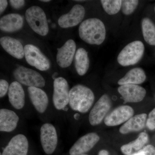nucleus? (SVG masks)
<instances>
[{
    "mask_svg": "<svg viewBox=\"0 0 155 155\" xmlns=\"http://www.w3.org/2000/svg\"><path fill=\"white\" fill-rule=\"evenodd\" d=\"M78 32L80 38L89 44H102L106 38L104 24L97 18H90L83 21L79 26Z\"/></svg>",
    "mask_w": 155,
    "mask_h": 155,
    "instance_id": "1",
    "label": "nucleus"
},
{
    "mask_svg": "<svg viewBox=\"0 0 155 155\" xmlns=\"http://www.w3.org/2000/svg\"><path fill=\"white\" fill-rule=\"evenodd\" d=\"M94 101V95L88 87L81 84L72 87L69 91V105L74 111L86 113Z\"/></svg>",
    "mask_w": 155,
    "mask_h": 155,
    "instance_id": "2",
    "label": "nucleus"
},
{
    "mask_svg": "<svg viewBox=\"0 0 155 155\" xmlns=\"http://www.w3.org/2000/svg\"><path fill=\"white\" fill-rule=\"evenodd\" d=\"M25 19L31 28L38 34L45 36L49 32L47 19L44 11L38 6H34L25 12Z\"/></svg>",
    "mask_w": 155,
    "mask_h": 155,
    "instance_id": "3",
    "label": "nucleus"
},
{
    "mask_svg": "<svg viewBox=\"0 0 155 155\" xmlns=\"http://www.w3.org/2000/svg\"><path fill=\"white\" fill-rule=\"evenodd\" d=\"M144 52L143 43L140 41H135L128 44L122 50L117 61L123 67L135 65L141 60Z\"/></svg>",
    "mask_w": 155,
    "mask_h": 155,
    "instance_id": "4",
    "label": "nucleus"
},
{
    "mask_svg": "<svg viewBox=\"0 0 155 155\" xmlns=\"http://www.w3.org/2000/svg\"><path fill=\"white\" fill-rule=\"evenodd\" d=\"M14 75L17 81L26 86L42 87L45 85V81L39 73L22 66L14 70Z\"/></svg>",
    "mask_w": 155,
    "mask_h": 155,
    "instance_id": "5",
    "label": "nucleus"
},
{
    "mask_svg": "<svg viewBox=\"0 0 155 155\" xmlns=\"http://www.w3.org/2000/svg\"><path fill=\"white\" fill-rule=\"evenodd\" d=\"M69 84L65 78L58 77L55 79L53 102L56 109L64 110L69 104Z\"/></svg>",
    "mask_w": 155,
    "mask_h": 155,
    "instance_id": "6",
    "label": "nucleus"
},
{
    "mask_svg": "<svg viewBox=\"0 0 155 155\" xmlns=\"http://www.w3.org/2000/svg\"><path fill=\"white\" fill-rule=\"evenodd\" d=\"M25 57L28 64L41 71L49 69V60L41 51L38 48L33 45H26L24 47Z\"/></svg>",
    "mask_w": 155,
    "mask_h": 155,
    "instance_id": "7",
    "label": "nucleus"
},
{
    "mask_svg": "<svg viewBox=\"0 0 155 155\" xmlns=\"http://www.w3.org/2000/svg\"><path fill=\"white\" fill-rule=\"evenodd\" d=\"M40 140L45 152L48 155L52 154L56 150L58 143V134L54 125L48 123L42 125Z\"/></svg>",
    "mask_w": 155,
    "mask_h": 155,
    "instance_id": "8",
    "label": "nucleus"
},
{
    "mask_svg": "<svg viewBox=\"0 0 155 155\" xmlns=\"http://www.w3.org/2000/svg\"><path fill=\"white\" fill-rule=\"evenodd\" d=\"M112 103L108 95L104 94L101 97L91 109L89 116L91 125L95 126L101 124L110 110Z\"/></svg>",
    "mask_w": 155,
    "mask_h": 155,
    "instance_id": "9",
    "label": "nucleus"
},
{
    "mask_svg": "<svg viewBox=\"0 0 155 155\" xmlns=\"http://www.w3.org/2000/svg\"><path fill=\"white\" fill-rule=\"evenodd\" d=\"M134 111L129 106H121L114 109L104 119L105 124L108 126H115L128 121L133 117Z\"/></svg>",
    "mask_w": 155,
    "mask_h": 155,
    "instance_id": "10",
    "label": "nucleus"
},
{
    "mask_svg": "<svg viewBox=\"0 0 155 155\" xmlns=\"http://www.w3.org/2000/svg\"><path fill=\"white\" fill-rule=\"evenodd\" d=\"M100 140L95 133H90L80 137L69 150L70 155L84 154L89 151Z\"/></svg>",
    "mask_w": 155,
    "mask_h": 155,
    "instance_id": "11",
    "label": "nucleus"
},
{
    "mask_svg": "<svg viewBox=\"0 0 155 155\" xmlns=\"http://www.w3.org/2000/svg\"><path fill=\"white\" fill-rule=\"evenodd\" d=\"M85 14V9L83 6L75 5L69 13L62 15L59 18L58 24L63 28L74 27L81 22Z\"/></svg>",
    "mask_w": 155,
    "mask_h": 155,
    "instance_id": "12",
    "label": "nucleus"
},
{
    "mask_svg": "<svg viewBox=\"0 0 155 155\" xmlns=\"http://www.w3.org/2000/svg\"><path fill=\"white\" fill-rule=\"evenodd\" d=\"M118 92L126 102H139L143 99L146 94V90L137 84L121 85L118 88Z\"/></svg>",
    "mask_w": 155,
    "mask_h": 155,
    "instance_id": "13",
    "label": "nucleus"
},
{
    "mask_svg": "<svg viewBox=\"0 0 155 155\" xmlns=\"http://www.w3.org/2000/svg\"><path fill=\"white\" fill-rule=\"evenodd\" d=\"M28 140L25 135L19 134L14 137L3 150L2 155H27Z\"/></svg>",
    "mask_w": 155,
    "mask_h": 155,
    "instance_id": "14",
    "label": "nucleus"
},
{
    "mask_svg": "<svg viewBox=\"0 0 155 155\" xmlns=\"http://www.w3.org/2000/svg\"><path fill=\"white\" fill-rule=\"evenodd\" d=\"M76 48V44L72 39L67 41L62 47L58 48L57 62L60 67L67 68L71 65Z\"/></svg>",
    "mask_w": 155,
    "mask_h": 155,
    "instance_id": "15",
    "label": "nucleus"
},
{
    "mask_svg": "<svg viewBox=\"0 0 155 155\" xmlns=\"http://www.w3.org/2000/svg\"><path fill=\"white\" fill-rule=\"evenodd\" d=\"M28 91L31 101L36 110L41 114L44 113L48 104V99L46 93L39 87H29Z\"/></svg>",
    "mask_w": 155,
    "mask_h": 155,
    "instance_id": "16",
    "label": "nucleus"
},
{
    "mask_svg": "<svg viewBox=\"0 0 155 155\" xmlns=\"http://www.w3.org/2000/svg\"><path fill=\"white\" fill-rule=\"evenodd\" d=\"M8 95L9 101L14 108L20 110L24 107L25 92L21 84L17 81L12 82L9 86Z\"/></svg>",
    "mask_w": 155,
    "mask_h": 155,
    "instance_id": "17",
    "label": "nucleus"
},
{
    "mask_svg": "<svg viewBox=\"0 0 155 155\" xmlns=\"http://www.w3.org/2000/svg\"><path fill=\"white\" fill-rule=\"evenodd\" d=\"M0 43L4 50L14 58L21 59L25 56L24 48L18 40L10 37H3L0 39Z\"/></svg>",
    "mask_w": 155,
    "mask_h": 155,
    "instance_id": "18",
    "label": "nucleus"
},
{
    "mask_svg": "<svg viewBox=\"0 0 155 155\" xmlns=\"http://www.w3.org/2000/svg\"><path fill=\"white\" fill-rule=\"evenodd\" d=\"M19 118L14 111L7 109L0 110V130L11 132L17 127Z\"/></svg>",
    "mask_w": 155,
    "mask_h": 155,
    "instance_id": "19",
    "label": "nucleus"
},
{
    "mask_svg": "<svg viewBox=\"0 0 155 155\" xmlns=\"http://www.w3.org/2000/svg\"><path fill=\"white\" fill-rule=\"evenodd\" d=\"M23 25L22 16L17 14H7L0 19L1 30L8 32H12L20 30Z\"/></svg>",
    "mask_w": 155,
    "mask_h": 155,
    "instance_id": "20",
    "label": "nucleus"
},
{
    "mask_svg": "<svg viewBox=\"0 0 155 155\" xmlns=\"http://www.w3.org/2000/svg\"><path fill=\"white\" fill-rule=\"evenodd\" d=\"M147 117L146 114H140L133 116L120 127L119 132L122 134H126L141 130L144 127Z\"/></svg>",
    "mask_w": 155,
    "mask_h": 155,
    "instance_id": "21",
    "label": "nucleus"
},
{
    "mask_svg": "<svg viewBox=\"0 0 155 155\" xmlns=\"http://www.w3.org/2000/svg\"><path fill=\"white\" fill-rule=\"evenodd\" d=\"M146 79V75L144 70L140 68H135L131 69L126 75L118 81L120 85L124 84H138L143 83Z\"/></svg>",
    "mask_w": 155,
    "mask_h": 155,
    "instance_id": "22",
    "label": "nucleus"
},
{
    "mask_svg": "<svg viewBox=\"0 0 155 155\" xmlns=\"http://www.w3.org/2000/svg\"><path fill=\"white\" fill-rule=\"evenodd\" d=\"M75 67L78 75H84L86 74L89 67V59L86 50L79 48L75 53Z\"/></svg>",
    "mask_w": 155,
    "mask_h": 155,
    "instance_id": "23",
    "label": "nucleus"
},
{
    "mask_svg": "<svg viewBox=\"0 0 155 155\" xmlns=\"http://www.w3.org/2000/svg\"><path fill=\"white\" fill-rule=\"evenodd\" d=\"M148 141V136L145 132H142L138 137L131 142L124 145L121 147L122 153L125 155H128L132 152V150H139L146 144Z\"/></svg>",
    "mask_w": 155,
    "mask_h": 155,
    "instance_id": "24",
    "label": "nucleus"
},
{
    "mask_svg": "<svg viewBox=\"0 0 155 155\" xmlns=\"http://www.w3.org/2000/svg\"><path fill=\"white\" fill-rule=\"evenodd\" d=\"M142 30L145 41L150 45H155V25L150 19L145 18L142 21Z\"/></svg>",
    "mask_w": 155,
    "mask_h": 155,
    "instance_id": "25",
    "label": "nucleus"
},
{
    "mask_svg": "<svg viewBox=\"0 0 155 155\" xmlns=\"http://www.w3.org/2000/svg\"><path fill=\"white\" fill-rule=\"evenodd\" d=\"M101 2L104 10L109 15L116 14L121 9V0H102Z\"/></svg>",
    "mask_w": 155,
    "mask_h": 155,
    "instance_id": "26",
    "label": "nucleus"
},
{
    "mask_svg": "<svg viewBox=\"0 0 155 155\" xmlns=\"http://www.w3.org/2000/svg\"><path fill=\"white\" fill-rule=\"evenodd\" d=\"M139 1L137 0H124L122 1L121 9L122 13L126 15L133 13L138 6Z\"/></svg>",
    "mask_w": 155,
    "mask_h": 155,
    "instance_id": "27",
    "label": "nucleus"
},
{
    "mask_svg": "<svg viewBox=\"0 0 155 155\" xmlns=\"http://www.w3.org/2000/svg\"><path fill=\"white\" fill-rule=\"evenodd\" d=\"M9 84L6 80L1 79L0 80V97L5 96L8 91Z\"/></svg>",
    "mask_w": 155,
    "mask_h": 155,
    "instance_id": "28",
    "label": "nucleus"
},
{
    "mask_svg": "<svg viewBox=\"0 0 155 155\" xmlns=\"http://www.w3.org/2000/svg\"><path fill=\"white\" fill-rule=\"evenodd\" d=\"M9 2L11 6L15 9L20 8L25 3V1L23 0H10Z\"/></svg>",
    "mask_w": 155,
    "mask_h": 155,
    "instance_id": "29",
    "label": "nucleus"
},
{
    "mask_svg": "<svg viewBox=\"0 0 155 155\" xmlns=\"http://www.w3.org/2000/svg\"><path fill=\"white\" fill-rule=\"evenodd\" d=\"M141 150L144 155H155V147L152 145H148Z\"/></svg>",
    "mask_w": 155,
    "mask_h": 155,
    "instance_id": "30",
    "label": "nucleus"
},
{
    "mask_svg": "<svg viewBox=\"0 0 155 155\" xmlns=\"http://www.w3.org/2000/svg\"><path fill=\"white\" fill-rule=\"evenodd\" d=\"M147 127L151 130H153L155 129V120L149 119H147L146 122Z\"/></svg>",
    "mask_w": 155,
    "mask_h": 155,
    "instance_id": "31",
    "label": "nucleus"
},
{
    "mask_svg": "<svg viewBox=\"0 0 155 155\" xmlns=\"http://www.w3.org/2000/svg\"><path fill=\"white\" fill-rule=\"evenodd\" d=\"M8 5V1L6 0H1L0 1V12L1 14L5 10Z\"/></svg>",
    "mask_w": 155,
    "mask_h": 155,
    "instance_id": "32",
    "label": "nucleus"
},
{
    "mask_svg": "<svg viewBox=\"0 0 155 155\" xmlns=\"http://www.w3.org/2000/svg\"><path fill=\"white\" fill-rule=\"evenodd\" d=\"M149 118L155 120V108L149 114Z\"/></svg>",
    "mask_w": 155,
    "mask_h": 155,
    "instance_id": "33",
    "label": "nucleus"
},
{
    "mask_svg": "<svg viewBox=\"0 0 155 155\" xmlns=\"http://www.w3.org/2000/svg\"><path fill=\"white\" fill-rule=\"evenodd\" d=\"M98 155H109V153L106 150H101L100 151Z\"/></svg>",
    "mask_w": 155,
    "mask_h": 155,
    "instance_id": "34",
    "label": "nucleus"
},
{
    "mask_svg": "<svg viewBox=\"0 0 155 155\" xmlns=\"http://www.w3.org/2000/svg\"><path fill=\"white\" fill-rule=\"evenodd\" d=\"M132 155H144V154L143 152L142 151V150H141L139 152H138L137 153L134 154Z\"/></svg>",
    "mask_w": 155,
    "mask_h": 155,
    "instance_id": "35",
    "label": "nucleus"
},
{
    "mask_svg": "<svg viewBox=\"0 0 155 155\" xmlns=\"http://www.w3.org/2000/svg\"><path fill=\"white\" fill-rule=\"evenodd\" d=\"M40 1L42 2H51L50 0H42V1Z\"/></svg>",
    "mask_w": 155,
    "mask_h": 155,
    "instance_id": "36",
    "label": "nucleus"
},
{
    "mask_svg": "<svg viewBox=\"0 0 155 155\" xmlns=\"http://www.w3.org/2000/svg\"><path fill=\"white\" fill-rule=\"evenodd\" d=\"M76 1V2H84V1Z\"/></svg>",
    "mask_w": 155,
    "mask_h": 155,
    "instance_id": "37",
    "label": "nucleus"
},
{
    "mask_svg": "<svg viewBox=\"0 0 155 155\" xmlns=\"http://www.w3.org/2000/svg\"><path fill=\"white\" fill-rule=\"evenodd\" d=\"M88 155L86 154H81V155Z\"/></svg>",
    "mask_w": 155,
    "mask_h": 155,
    "instance_id": "38",
    "label": "nucleus"
},
{
    "mask_svg": "<svg viewBox=\"0 0 155 155\" xmlns=\"http://www.w3.org/2000/svg\"><path fill=\"white\" fill-rule=\"evenodd\" d=\"M0 155H2V154L1 153V154H0Z\"/></svg>",
    "mask_w": 155,
    "mask_h": 155,
    "instance_id": "39",
    "label": "nucleus"
},
{
    "mask_svg": "<svg viewBox=\"0 0 155 155\" xmlns=\"http://www.w3.org/2000/svg\"><path fill=\"white\" fill-rule=\"evenodd\" d=\"M154 11H155V8H154Z\"/></svg>",
    "mask_w": 155,
    "mask_h": 155,
    "instance_id": "40",
    "label": "nucleus"
}]
</instances>
